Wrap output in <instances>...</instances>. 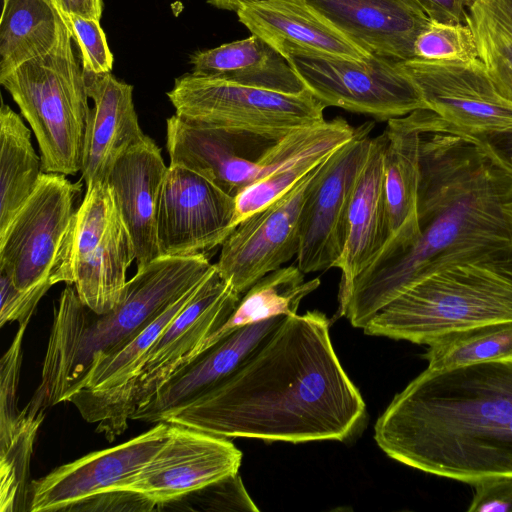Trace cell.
<instances>
[{"instance_id":"cell-1","label":"cell","mask_w":512,"mask_h":512,"mask_svg":"<svg viewBox=\"0 0 512 512\" xmlns=\"http://www.w3.org/2000/svg\"><path fill=\"white\" fill-rule=\"evenodd\" d=\"M320 311L285 316L231 374L164 422L222 437L344 441L365 402L344 371Z\"/></svg>"},{"instance_id":"cell-2","label":"cell","mask_w":512,"mask_h":512,"mask_svg":"<svg viewBox=\"0 0 512 512\" xmlns=\"http://www.w3.org/2000/svg\"><path fill=\"white\" fill-rule=\"evenodd\" d=\"M419 235L372 263L339 301L356 328L410 286L457 261L512 245V175L474 138L426 110L419 144Z\"/></svg>"},{"instance_id":"cell-3","label":"cell","mask_w":512,"mask_h":512,"mask_svg":"<svg viewBox=\"0 0 512 512\" xmlns=\"http://www.w3.org/2000/svg\"><path fill=\"white\" fill-rule=\"evenodd\" d=\"M374 430L390 458L422 472L470 485L512 477V355L426 368Z\"/></svg>"},{"instance_id":"cell-4","label":"cell","mask_w":512,"mask_h":512,"mask_svg":"<svg viewBox=\"0 0 512 512\" xmlns=\"http://www.w3.org/2000/svg\"><path fill=\"white\" fill-rule=\"evenodd\" d=\"M214 268L207 255L160 256L137 269L123 298L96 314L66 284L54 309L41 381L29 401L42 410L66 402L93 361L118 348Z\"/></svg>"},{"instance_id":"cell-5","label":"cell","mask_w":512,"mask_h":512,"mask_svg":"<svg viewBox=\"0 0 512 512\" xmlns=\"http://www.w3.org/2000/svg\"><path fill=\"white\" fill-rule=\"evenodd\" d=\"M512 321V245L448 264L379 310L365 334L430 345L459 330Z\"/></svg>"},{"instance_id":"cell-6","label":"cell","mask_w":512,"mask_h":512,"mask_svg":"<svg viewBox=\"0 0 512 512\" xmlns=\"http://www.w3.org/2000/svg\"><path fill=\"white\" fill-rule=\"evenodd\" d=\"M77 56L65 23L51 51L0 78L35 135L45 173L68 176L82 169L91 108Z\"/></svg>"},{"instance_id":"cell-7","label":"cell","mask_w":512,"mask_h":512,"mask_svg":"<svg viewBox=\"0 0 512 512\" xmlns=\"http://www.w3.org/2000/svg\"><path fill=\"white\" fill-rule=\"evenodd\" d=\"M82 182L43 172L38 185L0 233V273L21 291L73 284L76 204Z\"/></svg>"},{"instance_id":"cell-8","label":"cell","mask_w":512,"mask_h":512,"mask_svg":"<svg viewBox=\"0 0 512 512\" xmlns=\"http://www.w3.org/2000/svg\"><path fill=\"white\" fill-rule=\"evenodd\" d=\"M240 298L214 265L190 302L150 347L135 378L86 422L96 424V432L110 442L120 436L137 408L202 353L206 338L227 321Z\"/></svg>"},{"instance_id":"cell-9","label":"cell","mask_w":512,"mask_h":512,"mask_svg":"<svg viewBox=\"0 0 512 512\" xmlns=\"http://www.w3.org/2000/svg\"><path fill=\"white\" fill-rule=\"evenodd\" d=\"M167 96L175 114L192 123L273 143L325 120L326 106L307 89L287 94L188 73Z\"/></svg>"},{"instance_id":"cell-10","label":"cell","mask_w":512,"mask_h":512,"mask_svg":"<svg viewBox=\"0 0 512 512\" xmlns=\"http://www.w3.org/2000/svg\"><path fill=\"white\" fill-rule=\"evenodd\" d=\"M282 56L306 89L326 107L380 121L427 108L399 60L371 55L366 61H354L299 49L287 50Z\"/></svg>"},{"instance_id":"cell-11","label":"cell","mask_w":512,"mask_h":512,"mask_svg":"<svg viewBox=\"0 0 512 512\" xmlns=\"http://www.w3.org/2000/svg\"><path fill=\"white\" fill-rule=\"evenodd\" d=\"M134 260L133 239L108 183L86 189L77 212L73 257L80 300L96 314L113 310L123 298Z\"/></svg>"},{"instance_id":"cell-12","label":"cell","mask_w":512,"mask_h":512,"mask_svg":"<svg viewBox=\"0 0 512 512\" xmlns=\"http://www.w3.org/2000/svg\"><path fill=\"white\" fill-rule=\"evenodd\" d=\"M372 128L371 122L357 127L355 136L322 162L308 189L296 255L304 274L334 267L343 251L349 207L369 152Z\"/></svg>"},{"instance_id":"cell-13","label":"cell","mask_w":512,"mask_h":512,"mask_svg":"<svg viewBox=\"0 0 512 512\" xmlns=\"http://www.w3.org/2000/svg\"><path fill=\"white\" fill-rule=\"evenodd\" d=\"M235 213V197L206 177L170 164L157 214L160 255H207L234 230Z\"/></svg>"},{"instance_id":"cell-14","label":"cell","mask_w":512,"mask_h":512,"mask_svg":"<svg viewBox=\"0 0 512 512\" xmlns=\"http://www.w3.org/2000/svg\"><path fill=\"white\" fill-rule=\"evenodd\" d=\"M321 164L241 221L222 243L214 265L240 295L297 255L303 203Z\"/></svg>"},{"instance_id":"cell-15","label":"cell","mask_w":512,"mask_h":512,"mask_svg":"<svg viewBox=\"0 0 512 512\" xmlns=\"http://www.w3.org/2000/svg\"><path fill=\"white\" fill-rule=\"evenodd\" d=\"M399 63L417 86L426 107L452 128L475 135L512 125V104L498 93L479 58H413Z\"/></svg>"},{"instance_id":"cell-16","label":"cell","mask_w":512,"mask_h":512,"mask_svg":"<svg viewBox=\"0 0 512 512\" xmlns=\"http://www.w3.org/2000/svg\"><path fill=\"white\" fill-rule=\"evenodd\" d=\"M171 429L170 423H156L122 444L92 452L31 481L27 511H65L98 493L123 490L162 448Z\"/></svg>"},{"instance_id":"cell-17","label":"cell","mask_w":512,"mask_h":512,"mask_svg":"<svg viewBox=\"0 0 512 512\" xmlns=\"http://www.w3.org/2000/svg\"><path fill=\"white\" fill-rule=\"evenodd\" d=\"M242 452L226 437L172 424L151 461L123 489L152 501L157 511L189 493L238 473Z\"/></svg>"},{"instance_id":"cell-18","label":"cell","mask_w":512,"mask_h":512,"mask_svg":"<svg viewBox=\"0 0 512 512\" xmlns=\"http://www.w3.org/2000/svg\"><path fill=\"white\" fill-rule=\"evenodd\" d=\"M356 131L345 119L336 117L295 130L279 140L257 160V180L235 196L234 227L288 191L350 141Z\"/></svg>"},{"instance_id":"cell-19","label":"cell","mask_w":512,"mask_h":512,"mask_svg":"<svg viewBox=\"0 0 512 512\" xmlns=\"http://www.w3.org/2000/svg\"><path fill=\"white\" fill-rule=\"evenodd\" d=\"M276 143L197 125L176 114L166 120L170 164L206 177L233 197L256 180V160Z\"/></svg>"},{"instance_id":"cell-20","label":"cell","mask_w":512,"mask_h":512,"mask_svg":"<svg viewBox=\"0 0 512 512\" xmlns=\"http://www.w3.org/2000/svg\"><path fill=\"white\" fill-rule=\"evenodd\" d=\"M352 43L371 55L405 61L430 22L417 0H304Z\"/></svg>"},{"instance_id":"cell-21","label":"cell","mask_w":512,"mask_h":512,"mask_svg":"<svg viewBox=\"0 0 512 512\" xmlns=\"http://www.w3.org/2000/svg\"><path fill=\"white\" fill-rule=\"evenodd\" d=\"M426 109H417L405 116L388 120L383 132L386 138L383 187L389 238L372 263L402 252L419 235V144Z\"/></svg>"},{"instance_id":"cell-22","label":"cell","mask_w":512,"mask_h":512,"mask_svg":"<svg viewBox=\"0 0 512 512\" xmlns=\"http://www.w3.org/2000/svg\"><path fill=\"white\" fill-rule=\"evenodd\" d=\"M285 315L242 326L176 372L131 417L147 423L164 422L174 411L217 385L240 366L280 324Z\"/></svg>"},{"instance_id":"cell-23","label":"cell","mask_w":512,"mask_h":512,"mask_svg":"<svg viewBox=\"0 0 512 512\" xmlns=\"http://www.w3.org/2000/svg\"><path fill=\"white\" fill-rule=\"evenodd\" d=\"M93 101L86 131L82 180L86 189L107 181L117 159L146 138L133 102V86L113 74L84 73Z\"/></svg>"},{"instance_id":"cell-24","label":"cell","mask_w":512,"mask_h":512,"mask_svg":"<svg viewBox=\"0 0 512 512\" xmlns=\"http://www.w3.org/2000/svg\"><path fill=\"white\" fill-rule=\"evenodd\" d=\"M167 168L161 149L146 136L117 159L107 177L134 242L137 269L161 256L157 214Z\"/></svg>"},{"instance_id":"cell-25","label":"cell","mask_w":512,"mask_h":512,"mask_svg":"<svg viewBox=\"0 0 512 512\" xmlns=\"http://www.w3.org/2000/svg\"><path fill=\"white\" fill-rule=\"evenodd\" d=\"M385 145L384 133L371 139L355 184L345 245L333 267L341 271L339 301L346 297L355 279L375 260L389 238L383 187Z\"/></svg>"},{"instance_id":"cell-26","label":"cell","mask_w":512,"mask_h":512,"mask_svg":"<svg viewBox=\"0 0 512 512\" xmlns=\"http://www.w3.org/2000/svg\"><path fill=\"white\" fill-rule=\"evenodd\" d=\"M238 20L281 55L299 49L366 61L371 54L352 43L304 0H266L241 6Z\"/></svg>"},{"instance_id":"cell-27","label":"cell","mask_w":512,"mask_h":512,"mask_svg":"<svg viewBox=\"0 0 512 512\" xmlns=\"http://www.w3.org/2000/svg\"><path fill=\"white\" fill-rule=\"evenodd\" d=\"M192 74L280 93L298 94L306 87L287 59L256 35L197 50L190 55Z\"/></svg>"},{"instance_id":"cell-28","label":"cell","mask_w":512,"mask_h":512,"mask_svg":"<svg viewBox=\"0 0 512 512\" xmlns=\"http://www.w3.org/2000/svg\"><path fill=\"white\" fill-rule=\"evenodd\" d=\"M65 26L53 0H3L0 78L51 51Z\"/></svg>"},{"instance_id":"cell-29","label":"cell","mask_w":512,"mask_h":512,"mask_svg":"<svg viewBox=\"0 0 512 512\" xmlns=\"http://www.w3.org/2000/svg\"><path fill=\"white\" fill-rule=\"evenodd\" d=\"M43 171L31 131L11 107L0 108V233L31 196Z\"/></svg>"},{"instance_id":"cell-30","label":"cell","mask_w":512,"mask_h":512,"mask_svg":"<svg viewBox=\"0 0 512 512\" xmlns=\"http://www.w3.org/2000/svg\"><path fill=\"white\" fill-rule=\"evenodd\" d=\"M319 286V278L306 281L298 266L268 273L243 294L227 321L206 338L202 353L242 326L297 314L301 301Z\"/></svg>"},{"instance_id":"cell-31","label":"cell","mask_w":512,"mask_h":512,"mask_svg":"<svg viewBox=\"0 0 512 512\" xmlns=\"http://www.w3.org/2000/svg\"><path fill=\"white\" fill-rule=\"evenodd\" d=\"M427 368L452 369L512 355V321L475 326L449 333L430 345Z\"/></svg>"},{"instance_id":"cell-32","label":"cell","mask_w":512,"mask_h":512,"mask_svg":"<svg viewBox=\"0 0 512 512\" xmlns=\"http://www.w3.org/2000/svg\"><path fill=\"white\" fill-rule=\"evenodd\" d=\"M45 412L27 403L18 426L8 437L0 440L1 512L27 511L29 466Z\"/></svg>"},{"instance_id":"cell-33","label":"cell","mask_w":512,"mask_h":512,"mask_svg":"<svg viewBox=\"0 0 512 512\" xmlns=\"http://www.w3.org/2000/svg\"><path fill=\"white\" fill-rule=\"evenodd\" d=\"M473 31L478 56L498 93L512 104V28L474 0L465 21Z\"/></svg>"},{"instance_id":"cell-34","label":"cell","mask_w":512,"mask_h":512,"mask_svg":"<svg viewBox=\"0 0 512 512\" xmlns=\"http://www.w3.org/2000/svg\"><path fill=\"white\" fill-rule=\"evenodd\" d=\"M415 58L429 61H472L479 58L475 35L467 23L430 20L414 44Z\"/></svg>"},{"instance_id":"cell-35","label":"cell","mask_w":512,"mask_h":512,"mask_svg":"<svg viewBox=\"0 0 512 512\" xmlns=\"http://www.w3.org/2000/svg\"><path fill=\"white\" fill-rule=\"evenodd\" d=\"M185 502L188 510L258 512L238 473L214 481L185 497L167 504Z\"/></svg>"},{"instance_id":"cell-36","label":"cell","mask_w":512,"mask_h":512,"mask_svg":"<svg viewBox=\"0 0 512 512\" xmlns=\"http://www.w3.org/2000/svg\"><path fill=\"white\" fill-rule=\"evenodd\" d=\"M61 13L79 52L83 72L111 73L114 58L99 20Z\"/></svg>"},{"instance_id":"cell-37","label":"cell","mask_w":512,"mask_h":512,"mask_svg":"<svg viewBox=\"0 0 512 512\" xmlns=\"http://www.w3.org/2000/svg\"><path fill=\"white\" fill-rule=\"evenodd\" d=\"M30 320L19 324L13 341L0 363V438L8 435L20 420L18 382L22 363V343Z\"/></svg>"},{"instance_id":"cell-38","label":"cell","mask_w":512,"mask_h":512,"mask_svg":"<svg viewBox=\"0 0 512 512\" xmlns=\"http://www.w3.org/2000/svg\"><path fill=\"white\" fill-rule=\"evenodd\" d=\"M1 308L0 325L18 321L19 324L30 320L38 302L45 295L42 289L19 290L13 281L5 274L0 273Z\"/></svg>"},{"instance_id":"cell-39","label":"cell","mask_w":512,"mask_h":512,"mask_svg":"<svg viewBox=\"0 0 512 512\" xmlns=\"http://www.w3.org/2000/svg\"><path fill=\"white\" fill-rule=\"evenodd\" d=\"M65 511H157V507L137 492L109 490L83 499Z\"/></svg>"},{"instance_id":"cell-40","label":"cell","mask_w":512,"mask_h":512,"mask_svg":"<svg viewBox=\"0 0 512 512\" xmlns=\"http://www.w3.org/2000/svg\"><path fill=\"white\" fill-rule=\"evenodd\" d=\"M473 486L468 512H512V477L491 478Z\"/></svg>"},{"instance_id":"cell-41","label":"cell","mask_w":512,"mask_h":512,"mask_svg":"<svg viewBox=\"0 0 512 512\" xmlns=\"http://www.w3.org/2000/svg\"><path fill=\"white\" fill-rule=\"evenodd\" d=\"M474 0H417L428 17L447 24L466 23Z\"/></svg>"},{"instance_id":"cell-42","label":"cell","mask_w":512,"mask_h":512,"mask_svg":"<svg viewBox=\"0 0 512 512\" xmlns=\"http://www.w3.org/2000/svg\"><path fill=\"white\" fill-rule=\"evenodd\" d=\"M468 136L479 142L512 175V125L497 131Z\"/></svg>"},{"instance_id":"cell-43","label":"cell","mask_w":512,"mask_h":512,"mask_svg":"<svg viewBox=\"0 0 512 512\" xmlns=\"http://www.w3.org/2000/svg\"><path fill=\"white\" fill-rule=\"evenodd\" d=\"M61 12L100 20L103 12L102 0H53Z\"/></svg>"},{"instance_id":"cell-44","label":"cell","mask_w":512,"mask_h":512,"mask_svg":"<svg viewBox=\"0 0 512 512\" xmlns=\"http://www.w3.org/2000/svg\"><path fill=\"white\" fill-rule=\"evenodd\" d=\"M491 13L512 28V0H479Z\"/></svg>"},{"instance_id":"cell-45","label":"cell","mask_w":512,"mask_h":512,"mask_svg":"<svg viewBox=\"0 0 512 512\" xmlns=\"http://www.w3.org/2000/svg\"><path fill=\"white\" fill-rule=\"evenodd\" d=\"M258 1H266V0H206L208 4L211 6L227 11H237L241 6L258 2Z\"/></svg>"}]
</instances>
